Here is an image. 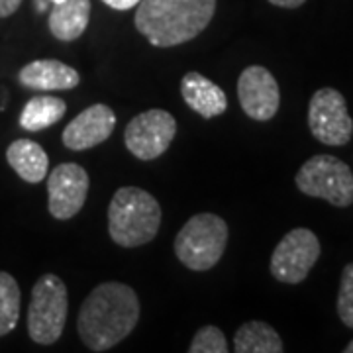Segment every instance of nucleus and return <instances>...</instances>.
<instances>
[{"label": "nucleus", "instance_id": "nucleus-1", "mask_svg": "<svg viewBox=\"0 0 353 353\" xmlns=\"http://www.w3.org/2000/svg\"><path fill=\"white\" fill-rule=\"evenodd\" d=\"M139 320V299L124 283H102L90 290L77 318V330L90 352H108L130 336Z\"/></svg>", "mask_w": 353, "mask_h": 353}, {"label": "nucleus", "instance_id": "nucleus-2", "mask_svg": "<svg viewBox=\"0 0 353 353\" xmlns=\"http://www.w3.org/2000/svg\"><path fill=\"white\" fill-rule=\"evenodd\" d=\"M216 0H139L136 28L157 48L194 39L210 24Z\"/></svg>", "mask_w": 353, "mask_h": 353}, {"label": "nucleus", "instance_id": "nucleus-3", "mask_svg": "<svg viewBox=\"0 0 353 353\" xmlns=\"http://www.w3.org/2000/svg\"><path fill=\"white\" fill-rule=\"evenodd\" d=\"M161 226V206L155 196L138 187H122L108 206V234L122 248L145 245Z\"/></svg>", "mask_w": 353, "mask_h": 353}, {"label": "nucleus", "instance_id": "nucleus-4", "mask_svg": "<svg viewBox=\"0 0 353 353\" xmlns=\"http://www.w3.org/2000/svg\"><path fill=\"white\" fill-rule=\"evenodd\" d=\"M228 224L216 214H196L190 218L175 238L179 261L190 271L212 269L226 252Z\"/></svg>", "mask_w": 353, "mask_h": 353}, {"label": "nucleus", "instance_id": "nucleus-5", "mask_svg": "<svg viewBox=\"0 0 353 353\" xmlns=\"http://www.w3.org/2000/svg\"><path fill=\"white\" fill-rule=\"evenodd\" d=\"M69 312L67 287L57 275H41L32 289L28 308V334L39 345H51L61 338Z\"/></svg>", "mask_w": 353, "mask_h": 353}, {"label": "nucleus", "instance_id": "nucleus-6", "mask_svg": "<svg viewBox=\"0 0 353 353\" xmlns=\"http://www.w3.org/2000/svg\"><path fill=\"white\" fill-rule=\"evenodd\" d=\"M296 187L306 196L345 208L353 204V173L350 165L334 155H314L299 169Z\"/></svg>", "mask_w": 353, "mask_h": 353}, {"label": "nucleus", "instance_id": "nucleus-7", "mask_svg": "<svg viewBox=\"0 0 353 353\" xmlns=\"http://www.w3.org/2000/svg\"><path fill=\"white\" fill-rule=\"evenodd\" d=\"M308 126L320 143L340 148L353 136V120L347 102L336 88L316 90L308 104Z\"/></svg>", "mask_w": 353, "mask_h": 353}, {"label": "nucleus", "instance_id": "nucleus-8", "mask_svg": "<svg viewBox=\"0 0 353 353\" xmlns=\"http://www.w3.org/2000/svg\"><path fill=\"white\" fill-rule=\"evenodd\" d=\"M320 257V241L312 230L294 228L283 240L279 241L275 252L271 255V275L279 283L299 285Z\"/></svg>", "mask_w": 353, "mask_h": 353}, {"label": "nucleus", "instance_id": "nucleus-9", "mask_svg": "<svg viewBox=\"0 0 353 353\" xmlns=\"http://www.w3.org/2000/svg\"><path fill=\"white\" fill-rule=\"evenodd\" d=\"M176 134L173 114L161 108H152L130 120L124 132V143L134 157L141 161H152L161 157Z\"/></svg>", "mask_w": 353, "mask_h": 353}, {"label": "nucleus", "instance_id": "nucleus-10", "mask_svg": "<svg viewBox=\"0 0 353 353\" xmlns=\"http://www.w3.org/2000/svg\"><path fill=\"white\" fill-rule=\"evenodd\" d=\"M238 99L241 110L257 122L271 120L279 110L281 92L277 79L261 65H250L238 79Z\"/></svg>", "mask_w": 353, "mask_h": 353}, {"label": "nucleus", "instance_id": "nucleus-11", "mask_svg": "<svg viewBox=\"0 0 353 353\" xmlns=\"http://www.w3.org/2000/svg\"><path fill=\"white\" fill-rule=\"evenodd\" d=\"M88 175L77 163L57 165L48 179L50 214L57 220H69L83 208L87 201Z\"/></svg>", "mask_w": 353, "mask_h": 353}, {"label": "nucleus", "instance_id": "nucleus-12", "mask_svg": "<svg viewBox=\"0 0 353 353\" xmlns=\"http://www.w3.org/2000/svg\"><path fill=\"white\" fill-rule=\"evenodd\" d=\"M116 128V114L106 104H92L67 124L63 130L65 148L73 152H85L112 136Z\"/></svg>", "mask_w": 353, "mask_h": 353}, {"label": "nucleus", "instance_id": "nucleus-13", "mask_svg": "<svg viewBox=\"0 0 353 353\" xmlns=\"http://www.w3.org/2000/svg\"><path fill=\"white\" fill-rule=\"evenodd\" d=\"M20 85L32 90H71L81 83V77L73 67L57 59H38L20 69Z\"/></svg>", "mask_w": 353, "mask_h": 353}, {"label": "nucleus", "instance_id": "nucleus-14", "mask_svg": "<svg viewBox=\"0 0 353 353\" xmlns=\"http://www.w3.org/2000/svg\"><path fill=\"white\" fill-rule=\"evenodd\" d=\"M181 94L190 110L201 114L202 118L210 120L226 112V92L196 71H190L181 81Z\"/></svg>", "mask_w": 353, "mask_h": 353}, {"label": "nucleus", "instance_id": "nucleus-15", "mask_svg": "<svg viewBox=\"0 0 353 353\" xmlns=\"http://www.w3.org/2000/svg\"><path fill=\"white\" fill-rule=\"evenodd\" d=\"M90 20V0H59L50 12L51 36L59 41H75L83 36Z\"/></svg>", "mask_w": 353, "mask_h": 353}, {"label": "nucleus", "instance_id": "nucleus-16", "mask_svg": "<svg viewBox=\"0 0 353 353\" xmlns=\"http://www.w3.org/2000/svg\"><path fill=\"white\" fill-rule=\"evenodd\" d=\"M6 159L14 171L24 179L26 183H41L48 169H50V159L43 148L32 141V139H16L6 150Z\"/></svg>", "mask_w": 353, "mask_h": 353}, {"label": "nucleus", "instance_id": "nucleus-17", "mask_svg": "<svg viewBox=\"0 0 353 353\" xmlns=\"http://www.w3.org/2000/svg\"><path fill=\"white\" fill-rule=\"evenodd\" d=\"M236 353H281L285 352L283 340L269 324L253 320L245 322L234 336Z\"/></svg>", "mask_w": 353, "mask_h": 353}, {"label": "nucleus", "instance_id": "nucleus-18", "mask_svg": "<svg viewBox=\"0 0 353 353\" xmlns=\"http://www.w3.org/2000/svg\"><path fill=\"white\" fill-rule=\"evenodd\" d=\"M67 112V104L59 97H34L26 102L24 110L20 114V126L28 132H39L59 122Z\"/></svg>", "mask_w": 353, "mask_h": 353}, {"label": "nucleus", "instance_id": "nucleus-19", "mask_svg": "<svg viewBox=\"0 0 353 353\" xmlns=\"http://www.w3.org/2000/svg\"><path fill=\"white\" fill-rule=\"evenodd\" d=\"M22 294L16 279L10 273L0 271V336L10 334L20 318Z\"/></svg>", "mask_w": 353, "mask_h": 353}, {"label": "nucleus", "instance_id": "nucleus-20", "mask_svg": "<svg viewBox=\"0 0 353 353\" xmlns=\"http://www.w3.org/2000/svg\"><path fill=\"white\" fill-rule=\"evenodd\" d=\"M190 353H228V341L224 332L216 326L201 328L189 345Z\"/></svg>", "mask_w": 353, "mask_h": 353}, {"label": "nucleus", "instance_id": "nucleus-21", "mask_svg": "<svg viewBox=\"0 0 353 353\" xmlns=\"http://www.w3.org/2000/svg\"><path fill=\"white\" fill-rule=\"evenodd\" d=\"M338 314L347 328H353V263L345 265L341 273L340 290H338Z\"/></svg>", "mask_w": 353, "mask_h": 353}, {"label": "nucleus", "instance_id": "nucleus-22", "mask_svg": "<svg viewBox=\"0 0 353 353\" xmlns=\"http://www.w3.org/2000/svg\"><path fill=\"white\" fill-rule=\"evenodd\" d=\"M22 0H0V18H8L20 8Z\"/></svg>", "mask_w": 353, "mask_h": 353}, {"label": "nucleus", "instance_id": "nucleus-23", "mask_svg": "<svg viewBox=\"0 0 353 353\" xmlns=\"http://www.w3.org/2000/svg\"><path fill=\"white\" fill-rule=\"evenodd\" d=\"M106 6H110L114 10H130L134 6H138L139 0H102Z\"/></svg>", "mask_w": 353, "mask_h": 353}, {"label": "nucleus", "instance_id": "nucleus-24", "mask_svg": "<svg viewBox=\"0 0 353 353\" xmlns=\"http://www.w3.org/2000/svg\"><path fill=\"white\" fill-rule=\"evenodd\" d=\"M271 4H275V6H281V8H299V6H303L306 0H269Z\"/></svg>", "mask_w": 353, "mask_h": 353}, {"label": "nucleus", "instance_id": "nucleus-25", "mask_svg": "<svg viewBox=\"0 0 353 353\" xmlns=\"http://www.w3.org/2000/svg\"><path fill=\"white\" fill-rule=\"evenodd\" d=\"M46 8H48V0H39L38 10H46Z\"/></svg>", "mask_w": 353, "mask_h": 353}, {"label": "nucleus", "instance_id": "nucleus-26", "mask_svg": "<svg viewBox=\"0 0 353 353\" xmlns=\"http://www.w3.org/2000/svg\"><path fill=\"white\" fill-rule=\"evenodd\" d=\"M343 352H345V353H353V340L350 341L347 345H345V350H343Z\"/></svg>", "mask_w": 353, "mask_h": 353}, {"label": "nucleus", "instance_id": "nucleus-27", "mask_svg": "<svg viewBox=\"0 0 353 353\" xmlns=\"http://www.w3.org/2000/svg\"><path fill=\"white\" fill-rule=\"evenodd\" d=\"M50 2H59V0H50Z\"/></svg>", "mask_w": 353, "mask_h": 353}]
</instances>
